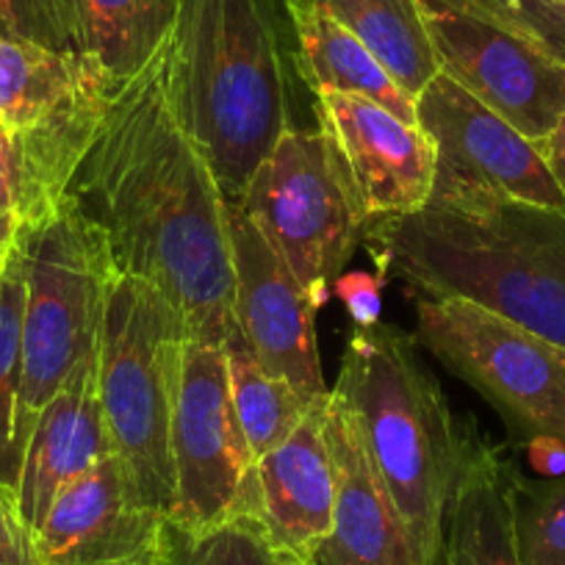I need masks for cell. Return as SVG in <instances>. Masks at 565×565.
<instances>
[{"label": "cell", "mask_w": 565, "mask_h": 565, "mask_svg": "<svg viewBox=\"0 0 565 565\" xmlns=\"http://www.w3.org/2000/svg\"><path fill=\"white\" fill-rule=\"evenodd\" d=\"M167 62L170 36L145 67L114 81L67 194L103 233L117 275L156 286L189 339L225 344L236 333L227 200L172 108Z\"/></svg>", "instance_id": "1"}, {"label": "cell", "mask_w": 565, "mask_h": 565, "mask_svg": "<svg viewBox=\"0 0 565 565\" xmlns=\"http://www.w3.org/2000/svg\"><path fill=\"white\" fill-rule=\"evenodd\" d=\"M383 277L424 297H458L565 347V211L504 194L430 198L372 222Z\"/></svg>", "instance_id": "2"}, {"label": "cell", "mask_w": 565, "mask_h": 565, "mask_svg": "<svg viewBox=\"0 0 565 565\" xmlns=\"http://www.w3.org/2000/svg\"><path fill=\"white\" fill-rule=\"evenodd\" d=\"M291 0H181L167 86L227 203L291 125Z\"/></svg>", "instance_id": "3"}, {"label": "cell", "mask_w": 565, "mask_h": 565, "mask_svg": "<svg viewBox=\"0 0 565 565\" xmlns=\"http://www.w3.org/2000/svg\"><path fill=\"white\" fill-rule=\"evenodd\" d=\"M330 391L350 407L418 563L438 565L471 438L455 424L416 339L383 322L355 328Z\"/></svg>", "instance_id": "4"}, {"label": "cell", "mask_w": 565, "mask_h": 565, "mask_svg": "<svg viewBox=\"0 0 565 565\" xmlns=\"http://www.w3.org/2000/svg\"><path fill=\"white\" fill-rule=\"evenodd\" d=\"M186 324L148 280L117 275L100 324L97 388L108 438L141 493L170 519L172 407Z\"/></svg>", "instance_id": "5"}, {"label": "cell", "mask_w": 565, "mask_h": 565, "mask_svg": "<svg viewBox=\"0 0 565 565\" xmlns=\"http://www.w3.org/2000/svg\"><path fill=\"white\" fill-rule=\"evenodd\" d=\"M25 242L23 380L18 402V444L25 452L42 407L56 396L100 339L106 302L117 277L111 253L92 220L64 198Z\"/></svg>", "instance_id": "6"}, {"label": "cell", "mask_w": 565, "mask_h": 565, "mask_svg": "<svg viewBox=\"0 0 565 565\" xmlns=\"http://www.w3.org/2000/svg\"><path fill=\"white\" fill-rule=\"evenodd\" d=\"M238 205L289 264L317 308L330 300L333 282L369 231L319 128L295 125L286 130L255 170Z\"/></svg>", "instance_id": "7"}, {"label": "cell", "mask_w": 565, "mask_h": 565, "mask_svg": "<svg viewBox=\"0 0 565 565\" xmlns=\"http://www.w3.org/2000/svg\"><path fill=\"white\" fill-rule=\"evenodd\" d=\"M418 347L530 438L565 444V347L458 297L413 295Z\"/></svg>", "instance_id": "8"}, {"label": "cell", "mask_w": 565, "mask_h": 565, "mask_svg": "<svg viewBox=\"0 0 565 565\" xmlns=\"http://www.w3.org/2000/svg\"><path fill=\"white\" fill-rule=\"evenodd\" d=\"M170 449L175 530L198 532L231 515H255V458L233 407L225 344L183 339Z\"/></svg>", "instance_id": "9"}, {"label": "cell", "mask_w": 565, "mask_h": 565, "mask_svg": "<svg viewBox=\"0 0 565 565\" xmlns=\"http://www.w3.org/2000/svg\"><path fill=\"white\" fill-rule=\"evenodd\" d=\"M438 73L541 141L565 111V64L482 0H418Z\"/></svg>", "instance_id": "10"}, {"label": "cell", "mask_w": 565, "mask_h": 565, "mask_svg": "<svg viewBox=\"0 0 565 565\" xmlns=\"http://www.w3.org/2000/svg\"><path fill=\"white\" fill-rule=\"evenodd\" d=\"M416 117L436 148L430 198L486 192L565 211V198L537 141L526 139L449 75L438 73L418 92Z\"/></svg>", "instance_id": "11"}, {"label": "cell", "mask_w": 565, "mask_h": 565, "mask_svg": "<svg viewBox=\"0 0 565 565\" xmlns=\"http://www.w3.org/2000/svg\"><path fill=\"white\" fill-rule=\"evenodd\" d=\"M227 236L233 313L247 350L266 374L291 383L308 399L328 396L317 341L319 308L238 203H227Z\"/></svg>", "instance_id": "12"}, {"label": "cell", "mask_w": 565, "mask_h": 565, "mask_svg": "<svg viewBox=\"0 0 565 565\" xmlns=\"http://www.w3.org/2000/svg\"><path fill=\"white\" fill-rule=\"evenodd\" d=\"M170 546V519L117 452L75 477L34 535L36 565H161Z\"/></svg>", "instance_id": "13"}, {"label": "cell", "mask_w": 565, "mask_h": 565, "mask_svg": "<svg viewBox=\"0 0 565 565\" xmlns=\"http://www.w3.org/2000/svg\"><path fill=\"white\" fill-rule=\"evenodd\" d=\"M317 119L369 225L430 203L436 148L418 122L366 97L333 92L317 95Z\"/></svg>", "instance_id": "14"}, {"label": "cell", "mask_w": 565, "mask_h": 565, "mask_svg": "<svg viewBox=\"0 0 565 565\" xmlns=\"http://www.w3.org/2000/svg\"><path fill=\"white\" fill-rule=\"evenodd\" d=\"M324 427L335 460V510L330 532L306 565H422L350 407L333 391Z\"/></svg>", "instance_id": "15"}, {"label": "cell", "mask_w": 565, "mask_h": 565, "mask_svg": "<svg viewBox=\"0 0 565 565\" xmlns=\"http://www.w3.org/2000/svg\"><path fill=\"white\" fill-rule=\"evenodd\" d=\"M97 352L100 339L42 407L25 444L14 493L31 535H36L58 493L114 452L97 388Z\"/></svg>", "instance_id": "16"}, {"label": "cell", "mask_w": 565, "mask_h": 565, "mask_svg": "<svg viewBox=\"0 0 565 565\" xmlns=\"http://www.w3.org/2000/svg\"><path fill=\"white\" fill-rule=\"evenodd\" d=\"M328 396L286 441L255 463V519L300 563L330 532L335 510V460L328 441Z\"/></svg>", "instance_id": "17"}, {"label": "cell", "mask_w": 565, "mask_h": 565, "mask_svg": "<svg viewBox=\"0 0 565 565\" xmlns=\"http://www.w3.org/2000/svg\"><path fill=\"white\" fill-rule=\"evenodd\" d=\"M297 75L313 95H358L418 122L416 97L407 95L380 58L324 9L291 0Z\"/></svg>", "instance_id": "18"}, {"label": "cell", "mask_w": 565, "mask_h": 565, "mask_svg": "<svg viewBox=\"0 0 565 565\" xmlns=\"http://www.w3.org/2000/svg\"><path fill=\"white\" fill-rule=\"evenodd\" d=\"M513 475L515 466L499 449L471 438L438 565H521L513 530Z\"/></svg>", "instance_id": "19"}, {"label": "cell", "mask_w": 565, "mask_h": 565, "mask_svg": "<svg viewBox=\"0 0 565 565\" xmlns=\"http://www.w3.org/2000/svg\"><path fill=\"white\" fill-rule=\"evenodd\" d=\"M75 53L108 78L141 70L172 34L181 0H64Z\"/></svg>", "instance_id": "20"}, {"label": "cell", "mask_w": 565, "mask_h": 565, "mask_svg": "<svg viewBox=\"0 0 565 565\" xmlns=\"http://www.w3.org/2000/svg\"><path fill=\"white\" fill-rule=\"evenodd\" d=\"M103 75L81 53L0 36V128L12 136L23 134Z\"/></svg>", "instance_id": "21"}, {"label": "cell", "mask_w": 565, "mask_h": 565, "mask_svg": "<svg viewBox=\"0 0 565 565\" xmlns=\"http://www.w3.org/2000/svg\"><path fill=\"white\" fill-rule=\"evenodd\" d=\"M350 29L411 97L438 75L418 0H306Z\"/></svg>", "instance_id": "22"}, {"label": "cell", "mask_w": 565, "mask_h": 565, "mask_svg": "<svg viewBox=\"0 0 565 565\" xmlns=\"http://www.w3.org/2000/svg\"><path fill=\"white\" fill-rule=\"evenodd\" d=\"M225 352L233 407H236L249 452L258 463L264 455L280 447L300 427L302 418L319 399H308L291 383L266 374L238 335V328L225 341Z\"/></svg>", "instance_id": "23"}, {"label": "cell", "mask_w": 565, "mask_h": 565, "mask_svg": "<svg viewBox=\"0 0 565 565\" xmlns=\"http://www.w3.org/2000/svg\"><path fill=\"white\" fill-rule=\"evenodd\" d=\"M23 313H25V242L0 260V482L14 491L23 452L18 444V402L23 380Z\"/></svg>", "instance_id": "24"}, {"label": "cell", "mask_w": 565, "mask_h": 565, "mask_svg": "<svg viewBox=\"0 0 565 565\" xmlns=\"http://www.w3.org/2000/svg\"><path fill=\"white\" fill-rule=\"evenodd\" d=\"M170 559L172 565H306L277 546L253 513L231 515L198 532L172 526Z\"/></svg>", "instance_id": "25"}, {"label": "cell", "mask_w": 565, "mask_h": 565, "mask_svg": "<svg viewBox=\"0 0 565 565\" xmlns=\"http://www.w3.org/2000/svg\"><path fill=\"white\" fill-rule=\"evenodd\" d=\"M513 530L521 565H565V475H513Z\"/></svg>", "instance_id": "26"}, {"label": "cell", "mask_w": 565, "mask_h": 565, "mask_svg": "<svg viewBox=\"0 0 565 565\" xmlns=\"http://www.w3.org/2000/svg\"><path fill=\"white\" fill-rule=\"evenodd\" d=\"M0 36L75 53L64 0H0Z\"/></svg>", "instance_id": "27"}, {"label": "cell", "mask_w": 565, "mask_h": 565, "mask_svg": "<svg viewBox=\"0 0 565 565\" xmlns=\"http://www.w3.org/2000/svg\"><path fill=\"white\" fill-rule=\"evenodd\" d=\"M565 64V0H482Z\"/></svg>", "instance_id": "28"}, {"label": "cell", "mask_w": 565, "mask_h": 565, "mask_svg": "<svg viewBox=\"0 0 565 565\" xmlns=\"http://www.w3.org/2000/svg\"><path fill=\"white\" fill-rule=\"evenodd\" d=\"M0 565H36L34 535L18 508V493L0 482Z\"/></svg>", "instance_id": "29"}, {"label": "cell", "mask_w": 565, "mask_h": 565, "mask_svg": "<svg viewBox=\"0 0 565 565\" xmlns=\"http://www.w3.org/2000/svg\"><path fill=\"white\" fill-rule=\"evenodd\" d=\"M380 286L383 282L377 277L366 275V271H350V275L344 271L333 282V295L344 302L355 328H372V324L380 322V311H383Z\"/></svg>", "instance_id": "30"}, {"label": "cell", "mask_w": 565, "mask_h": 565, "mask_svg": "<svg viewBox=\"0 0 565 565\" xmlns=\"http://www.w3.org/2000/svg\"><path fill=\"white\" fill-rule=\"evenodd\" d=\"M526 458L532 469L541 477H563L565 475V444L557 438H530L526 441Z\"/></svg>", "instance_id": "31"}, {"label": "cell", "mask_w": 565, "mask_h": 565, "mask_svg": "<svg viewBox=\"0 0 565 565\" xmlns=\"http://www.w3.org/2000/svg\"><path fill=\"white\" fill-rule=\"evenodd\" d=\"M537 150H541L543 161H546L548 172H552L554 183L559 186L565 198V111L559 114V119L554 122V128L537 141Z\"/></svg>", "instance_id": "32"}, {"label": "cell", "mask_w": 565, "mask_h": 565, "mask_svg": "<svg viewBox=\"0 0 565 565\" xmlns=\"http://www.w3.org/2000/svg\"><path fill=\"white\" fill-rule=\"evenodd\" d=\"M18 200V170H14L12 136L0 128V216L14 214Z\"/></svg>", "instance_id": "33"}, {"label": "cell", "mask_w": 565, "mask_h": 565, "mask_svg": "<svg viewBox=\"0 0 565 565\" xmlns=\"http://www.w3.org/2000/svg\"><path fill=\"white\" fill-rule=\"evenodd\" d=\"M20 238V220L18 214H3L0 216V260L7 258L9 249L18 244Z\"/></svg>", "instance_id": "34"}, {"label": "cell", "mask_w": 565, "mask_h": 565, "mask_svg": "<svg viewBox=\"0 0 565 565\" xmlns=\"http://www.w3.org/2000/svg\"><path fill=\"white\" fill-rule=\"evenodd\" d=\"M161 565H172V559H167V563H161Z\"/></svg>", "instance_id": "35"}]
</instances>
